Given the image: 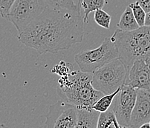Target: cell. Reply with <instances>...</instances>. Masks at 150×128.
Segmentation results:
<instances>
[{"mask_svg":"<svg viewBox=\"0 0 150 128\" xmlns=\"http://www.w3.org/2000/svg\"><path fill=\"white\" fill-rule=\"evenodd\" d=\"M0 128H8L6 126H5L4 124H2V123H0Z\"/></svg>","mask_w":150,"mask_h":128,"instance_id":"d4e9b609","label":"cell"},{"mask_svg":"<svg viewBox=\"0 0 150 128\" xmlns=\"http://www.w3.org/2000/svg\"><path fill=\"white\" fill-rule=\"evenodd\" d=\"M126 77V68L116 59L92 73L91 84L103 95H109L124 85Z\"/></svg>","mask_w":150,"mask_h":128,"instance_id":"5b68a950","label":"cell"},{"mask_svg":"<svg viewBox=\"0 0 150 128\" xmlns=\"http://www.w3.org/2000/svg\"><path fill=\"white\" fill-rule=\"evenodd\" d=\"M94 19L96 23L100 27L105 29H109L110 27L112 16L103 9L94 11Z\"/></svg>","mask_w":150,"mask_h":128,"instance_id":"e0dca14e","label":"cell"},{"mask_svg":"<svg viewBox=\"0 0 150 128\" xmlns=\"http://www.w3.org/2000/svg\"><path fill=\"white\" fill-rule=\"evenodd\" d=\"M149 125H150V122H149Z\"/></svg>","mask_w":150,"mask_h":128,"instance_id":"4316f807","label":"cell"},{"mask_svg":"<svg viewBox=\"0 0 150 128\" xmlns=\"http://www.w3.org/2000/svg\"><path fill=\"white\" fill-rule=\"evenodd\" d=\"M105 0H82L81 8L84 10L83 22H88L89 13L97 10L102 9Z\"/></svg>","mask_w":150,"mask_h":128,"instance_id":"9a60e30c","label":"cell"},{"mask_svg":"<svg viewBox=\"0 0 150 128\" xmlns=\"http://www.w3.org/2000/svg\"><path fill=\"white\" fill-rule=\"evenodd\" d=\"M150 122V90H137V98L131 115L129 127L139 128Z\"/></svg>","mask_w":150,"mask_h":128,"instance_id":"9c48e42d","label":"cell"},{"mask_svg":"<svg viewBox=\"0 0 150 128\" xmlns=\"http://www.w3.org/2000/svg\"><path fill=\"white\" fill-rule=\"evenodd\" d=\"M46 8L45 0H16L7 19L19 34Z\"/></svg>","mask_w":150,"mask_h":128,"instance_id":"8992f818","label":"cell"},{"mask_svg":"<svg viewBox=\"0 0 150 128\" xmlns=\"http://www.w3.org/2000/svg\"><path fill=\"white\" fill-rule=\"evenodd\" d=\"M48 8L80 13L82 0H45Z\"/></svg>","mask_w":150,"mask_h":128,"instance_id":"7c38bea8","label":"cell"},{"mask_svg":"<svg viewBox=\"0 0 150 128\" xmlns=\"http://www.w3.org/2000/svg\"><path fill=\"white\" fill-rule=\"evenodd\" d=\"M139 128H150V125H149V123H145L144 124L141 125V127Z\"/></svg>","mask_w":150,"mask_h":128,"instance_id":"cb8c5ba5","label":"cell"},{"mask_svg":"<svg viewBox=\"0 0 150 128\" xmlns=\"http://www.w3.org/2000/svg\"><path fill=\"white\" fill-rule=\"evenodd\" d=\"M97 128H120L112 110H109L106 112L100 113Z\"/></svg>","mask_w":150,"mask_h":128,"instance_id":"5bb4252c","label":"cell"},{"mask_svg":"<svg viewBox=\"0 0 150 128\" xmlns=\"http://www.w3.org/2000/svg\"><path fill=\"white\" fill-rule=\"evenodd\" d=\"M116 59H118V52L110 37L105 38L98 48L80 51L74 56L80 70L89 73H94Z\"/></svg>","mask_w":150,"mask_h":128,"instance_id":"277c9868","label":"cell"},{"mask_svg":"<svg viewBox=\"0 0 150 128\" xmlns=\"http://www.w3.org/2000/svg\"><path fill=\"white\" fill-rule=\"evenodd\" d=\"M78 118V109L72 104L58 101L51 105L46 115L45 128H74Z\"/></svg>","mask_w":150,"mask_h":128,"instance_id":"52a82bcc","label":"cell"},{"mask_svg":"<svg viewBox=\"0 0 150 128\" xmlns=\"http://www.w3.org/2000/svg\"><path fill=\"white\" fill-rule=\"evenodd\" d=\"M16 0H0V15L3 18H8L10 11Z\"/></svg>","mask_w":150,"mask_h":128,"instance_id":"ffe728a7","label":"cell"},{"mask_svg":"<svg viewBox=\"0 0 150 128\" xmlns=\"http://www.w3.org/2000/svg\"><path fill=\"white\" fill-rule=\"evenodd\" d=\"M120 128H129V127L123 126V125H120Z\"/></svg>","mask_w":150,"mask_h":128,"instance_id":"484cf974","label":"cell"},{"mask_svg":"<svg viewBox=\"0 0 150 128\" xmlns=\"http://www.w3.org/2000/svg\"><path fill=\"white\" fill-rule=\"evenodd\" d=\"M129 6L132 9L134 19H135L136 22L138 24L139 27H142L144 26H145V20L146 13L144 11V9L140 6V5L137 2L131 3Z\"/></svg>","mask_w":150,"mask_h":128,"instance_id":"ac0fdd59","label":"cell"},{"mask_svg":"<svg viewBox=\"0 0 150 128\" xmlns=\"http://www.w3.org/2000/svg\"><path fill=\"white\" fill-rule=\"evenodd\" d=\"M136 2L144 9L146 13L150 12V0H137Z\"/></svg>","mask_w":150,"mask_h":128,"instance_id":"44dd1931","label":"cell"},{"mask_svg":"<svg viewBox=\"0 0 150 128\" xmlns=\"http://www.w3.org/2000/svg\"><path fill=\"white\" fill-rule=\"evenodd\" d=\"M120 88L115 91V93L109 95H104L103 96L101 97L99 100H98L95 104H94V106L92 107V109L94 110L97 111V112L100 113H105L106 111L109 110V108L112 104V102L114 101V98L116 96V95L118 94V92L120 91Z\"/></svg>","mask_w":150,"mask_h":128,"instance_id":"2e32d148","label":"cell"},{"mask_svg":"<svg viewBox=\"0 0 150 128\" xmlns=\"http://www.w3.org/2000/svg\"><path fill=\"white\" fill-rule=\"evenodd\" d=\"M84 22L80 13L46 8L18 36V40L40 54L57 53L83 41Z\"/></svg>","mask_w":150,"mask_h":128,"instance_id":"6da1fadb","label":"cell"},{"mask_svg":"<svg viewBox=\"0 0 150 128\" xmlns=\"http://www.w3.org/2000/svg\"><path fill=\"white\" fill-rule=\"evenodd\" d=\"M100 113L94 110L78 109V118L74 128H97Z\"/></svg>","mask_w":150,"mask_h":128,"instance_id":"8fae6325","label":"cell"},{"mask_svg":"<svg viewBox=\"0 0 150 128\" xmlns=\"http://www.w3.org/2000/svg\"><path fill=\"white\" fill-rule=\"evenodd\" d=\"M118 52V59L123 64L126 75L136 60L150 56V27L144 26L131 32L117 29L110 37Z\"/></svg>","mask_w":150,"mask_h":128,"instance_id":"3957f363","label":"cell"},{"mask_svg":"<svg viewBox=\"0 0 150 128\" xmlns=\"http://www.w3.org/2000/svg\"><path fill=\"white\" fill-rule=\"evenodd\" d=\"M92 75L81 70H72L58 80L57 94L62 101L77 107V109L92 110V107L103 94L91 84Z\"/></svg>","mask_w":150,"mask_h":128,"instance_id":"7a4b0ae2","label":"cell"},{"mask_svg":"<svg viewBox=\"0 0 150 128\" xmlns=\"http://www.w3.org/2000/svg\"><path fill=\"white\" fill-rule=\"evenodd\" d=\"M124 85L135 90H150V71L144 59L136 60L126 75Z\"/></svg>","mask_w":150,"mask_h":128,"instance_id":"30bf717a","label":"cell"},{"mask_svg":"<svg viewBox=\"0 0 150 128\" xmlns=\"http://www.w3.org/2000/svg\"><path fill=\"white\" fill-rule=\"evenodd\" d=\"M144 61H145L146 64V65L148 66V68L149 70V71H150V56L147 57V58H146L145 59H144Z\"/></svg>","mask_w":150,"mask_h":128,"instance_id":"603a6c76","label":"cell"},{"mask_svg":"<svg viewBox=\"0 0 150 128\" xmlns=\"http://www.w3.org/2000/svg\"><path fill=\"white\" fill-rule=\"evenodd\" d=\"M117 30L124 32H131L139 28L138 24L134 17L132 9L127 6L122 13L119 22L116 26Z\"/></svg>","mask_w":150,"mask_h":128,"instance_id":"4fadbf2b","label":"cell"},{"mask_svg":"<svg viewBox=\"0 0 150 128\" xmlns=\"http://www.w3.org/2000/svg\"><path fill=\"white\" fill-rule=\"evenodd\" d=\"M72 70H74L73 65L71 64L65 62V61H61L59 64L55 65L51 69V72L53 73H57L61 77V76L69 75Z\"/></svg>","mask_w":150,"mask_h":128,"instance_id":"d6986e66","label":"cell"},{"mask_svg":"<svg viewBox=\"0 0 150 128\" xmlns=\"http://www.w3.org/2000/svg\"><path fill=\"white\" fill-rule=\"evenodd\" d=\"M145 26H146V27H150V12L149 13H147L146 15Z\"/></svg>","mask_w":150,"mask_h":128,"instance_id":"7402d4cb","label":"cell"},{"mask_svg":"<svg viewBox=\"0 0 150 128\" xmlns=\"http://www.w3.org/2000/svg\"><path fill=\"white\" fill-rule=\"evenodd\" d=\"M137 98V90L129 85H123L112 102L114 113L119 125L129 127L131 115Z\"/></svg>","mask_w":150,"mask_h":128,"instance_id":"ba28073f","label":"cell"}]
</instances>
